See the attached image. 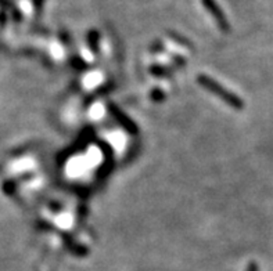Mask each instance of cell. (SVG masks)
Here are the masks:
<instances>
[{
	"mask_svg": "<svg viewBox=\"0 0 273 271\" xmlns=\"http://www.w3.org/2000/svg\"><path fill=\"white\" fill-rule=\"evenodd\" d=\"M199 83L203 86L204 89H207L211 93H213L215 96H218L219 98H222L223 101L229 104L233 108H236V110H241L243 107H244V102L241 100L240 97L236 96L235 93L229 92L226 89L223 88L222 85H219L217 80H213L212 78H209L207 75H199V78H197Z\"/></svg>",
	"mask_w": 273,
	"mask_h": 271,
	"instance_id": "obj_1",
	"label": "cell"
},
{
	"mask_svg": "<svg viewBox=\"0 0 273 271\" xmlns=\"http://www.w3.org/2000/svg\"><path fill=\"white\" fill-rule=\"evenodd\" d=\"M111 112L114 114V116H115L116 119H118V122H120V123L122 124V126H124L128 132H129V133H132V134L138 133V128H136V124H134L133 122L129 119V118H126V116L124 115V114H122V112H121L116 107L111 106Z\"/></svg>",
	"mask_w": 273,
	"mask_h": 271,
	"instance_id": "obj_2",
	"label": "cell"
},
{
	"mask_svg": "<svg viewBox=\"0 0 273 271\" xmlns=\"http://www.w3.org/2000/svg\"><path fill=\"white\" fill-rule=\"evenodd\" d=\"M205 5H207V7H208L209 10H211V13L213 14V17L217 18V21L219 23V25H221L222 28H225V29H227L226 19H225V17H223V14L217 9V6L213 5L211 0H205Z\"/></svg>",
	"mask_w": 273,
	"mask_h": 271,
	"instance_id": "obj_3",
	"label": "cell"
},
{
	"mask_svg": "<svg viewBox=\"0 0 273 271\" xmlns=\"http://www.w3.org/2000/svg\"><path fill=\"white\" fill-rule=\"evenodd\" d=\"M247 271H258V267H257L255 263H250V266H248Z\"/></svg>",
	"mask_w": 273,
	"mask_h": 271,
	"instance_id": "obj_4",
	"label": "cell"
}]
</instances>
